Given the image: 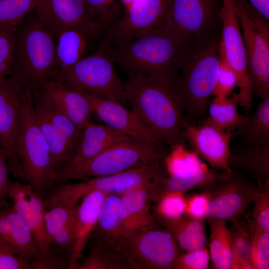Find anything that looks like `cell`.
<instances>
[{"label":"cell","mask_w":269,"mask_h":269,"mask_svg":"<svg viewBox=\"0 0 269 269\" xmlns=\"http://www.w3.org/2000/svg\"><path fill=\"white\" fill-rule=\"evenodd\" d=\"M176 78L167 74H132L124 82L128 105L170 149L186 146L183 108L176 94Z\"/></svg>","instance_id":"obj_1"},{"label":"cell","mask_w":269,"mask_h":269,"mask_svg":"<svg viewBox=\"0 0 269 269\" xmlns=\"http://www.w3.org/2000/svg\"><path fill=\"white\" fill-rule=\"evenodd\" d=\"M221 32L192 39L181 62L175 79L176 94L188 124L197 125L207 115L218 76Z\"/></svg>","instance_id":"obj_2"},{"label":"cell","mask_w":269,"mask_h":269,"mask_svg":"<svg viewBox=\"0 0 269 269\" xmlns=\"http://www.w3.org/2000/svg\"><path fill=\"white\" fill-rule=\"evenodd\" d=\"M188 43L165 26L142 36L113 43H99L127 75L167 74L177 77Z\"/></svg>","instance_id":"obj_3"},{"label":"cell","mask_w":269,"mask_h":269,"mask_svg":"<svg viewBox=\"0 0 269 269\" xmlns=\"http://www.w3.org/2000/svg\"><path fill=\"white\" fill-rule=\"evenodd\" d=\"M56 33L34 10L16 24L9 77L32 95L41 91L56 70Z\"/></svg>","instance_id":"obj_4"},{"label":"cell","mask_w":269,"mask_h":269,"mask_svg":"<svg viewBox=\"0 0 269 269\" xmlns=\"http://www.w3.org/2000/svg\"><path fill=\"white\" fill-rule=\"evenodd\" d=\"M168 155L167 149L131 138L111 146L87 161L57 172L53 183L112 175L164 162Z\"/></svg>","instance_id":"obj_5"},{"label":"cell","mask_w":269,"mask_h":269,"mask_svg":"<svg viewBox=\"0 0 269 269\" xmlns=\"http://www.w3.org/2000/svg\"><path fill=\"white\" fill-rule=\"evenodd\" d=\"M24 179L42 198L55 175L48 144L38 124L31 92L27 89L16 140Z\"/></svg>","instance_id":"obj_6"},{"label":"cell","mask_w":269,"mask_h":269,"mask_svg":"<svg viewBox=\"0 0 269 269\" xmlns=\"http://www.w3.org/2000/svg\"><path fill=\"white\" fill-rule=\"evenodd\" d=\"M115 63L97 48L74 64L55 71L57 79L83 93L128 105L125 83L117 73Z\"/></svg>","instance_id":"obj_7"},{"label":"cell","mask_w":269,"mask_h":269,"mask_svg":"<svg viewBox=\"0 0 269 269\" xmlns=\"http://www.w3.org/2000/svg\"><path fill=\"white\" fill-rule=\"evenodd\" d=\"M116 246L134 269H175L182 252L173 234L155 221L122 233Z\"/></svg>","instance_id":"obj_8"},{"label":"cell","mask_w":269,"mask_h":269,"mask_svg":"<svg viewBox=\"0 0 269 269\" xmlns=\"http://www.w3.org/2000/svg\"><path fill=\"white\" fill-rule=\"evenodd\" d=\"M244 40L253 94H269V26L258 12L247 14L241 0H234Z\"/></svg>","instance_id":"obj_9"},{"label":"cell","mask_w":269,"mask_h":269,"mask_svg":"<svg viewBox=\"0 0 269 269\" xmlns=\"http://www.w3.org/2000/svg\"><path fill=\"white\" fill-rule=\"evenodd\" d=\"M223 4V0H173L164 26L189 43L222 30Z\"/></svg>","instance_id":"obj_10"},{"label":"cell","mask_w":269,"mask_h":269,"mask_svg":"<svg viewBox=\"0 0 269 269\" xmlns=\"http://www.w3.org/2000/svg\"><path fill=\"white\" fill-rule=\"evenodd\" d=\"M173 0H135L127 12L111 22L100 42L113 43L139 37L164 26Z\"/></svg>","instance_id":"obj_11"},{"label":"cell","mask_w":269,"mask_h":269,"mask_svg":"<svg viewBox=\"0 0 269 269\" xmlns=\"http://www.w3.org/2000/svg\"><path fill=\"white\" fill-rule=\"evenodd\" d=\"M26 90L10 77L0 78V141L7 155L9 171L22 179L16 140Z\"/></svg>","instance_id":"obj_12"},{"label":"cell","mask_w":269,"mask_h":269,"mask_svg":"<svg viewBox=\"0 0 269 269\" xmlns=\"http://www.w3.org/2000/svg\"><path fill=\"white\" fill-rule=\"evenodd\" d=\"M255 185L234 173L203 191L209 194L207 218L227 222L240 220L247 212L258 192Z\"/></svg>","instance_id":"obj_13"},{"label":"cell","mask_w":269,"mask_h":269,"mask_svg":"<svg viewBox=\"0 0 269 269\" xmlns=\"http://www.w3.org/2000/svg\"><path fill=\"white\" fill-rule=\"evenodd\" d=\"M222 28L221 40L228 60L237 79L238 105L246 113L252 108L251 85L248 74L245 48L234 0H223L220 12Z\"/></svg>","instance_id":"obj_14"},{"label":"cell","mask_w":269,"mask_h":269,"mask_svg":"<svg viewBox=\"0 0 269 269\" xmlns=\"http://www.w3.org/2000/svg\"><path fill=\"white\" fill-rule=\"evenodd\" d=\"M85 94L89 101L93 114L103 124L143 143L163 149L169 148L162 138L144 124L131 109L117 102Z\"/></svg>","instance_id":"obj_15"},{"label":"cell","mask_w":269,"mask_h":269,"mask_svg":"<svg viewBox=\"0 0 269 269\" xmlns=\"http://www.w3.org/2000/svg\"><path fill=\"white\" fill-rule=\"evenodd\" d=\"M184 134L187 144L193 152L215 169L229 173L233 172L228 164L231 154L230 143L236 136V132L219 130L212 126L186 122Z\"/></svg>","instance_id":"obj_16"},{"label":"cell","mask_w":269,"mask_h":269,"mask_svg":"<svg viewBox=\"0 0 269 269\" xmlns=\"http://www.w3.org/2000/svg\"><path fill=\"white\" fill-rule=\"evenodd\" d=\"M9 197L16 211L31 230L40 255H52V245L45 228L42 197L27 183L18 181L10 182Z\"/></svg>","instance_id":"obj_17"},{"label":"cell","mask_w":269,"mask_h":269,"mask_svg":"<svg viewBox=\"0 0 269 269\" xmlns=\"http://www.w3.org/2000/svg\"><path fill=\"white\" fill-rule=\"evenodd\" d=\"M111 22L108 18H100L59 33L56 46V70L71 66L88 55L94 41L101 38Z\"/></svg>","instance_id":"obj_18"},{"label":"cell","mask_w":269,"mask_h":269,"mask_svg":"<svg viewBox=\"0 0 269 269\" xmlns=\"http://www.w3.org/2000/svg\"><path fill=\"white\" fill-rule=\"evenodd\" d=\"M164 169V161L146 165L120 173L82 180L87 192L98 190L106 195L122 194L135 188L150 187L152 182Z\"/></svg>","instance_id":"obj_19"},{"label":"cell","mask_w":269,"mask_h":269,"mask_svg":"<svg viewBox=\"0 0 269 269\" xmlns=\"http://www.w3.org/2000/svg\"><path fill=\"white\" fill-rule=\"evenodd\" d=\"M34 11L57 36L66 29L100 19L90 13L84 0H39Z\"/></svg>","instance_id":"obj_20"},{"label":"cell","mask_w":269,"mask_h":269,"mask_svg":"<svg viewBox=\"0 0 269 269\" xmlns=\"http://www.w3.org/2000/svg\"><path fill=\"white\" fill-rule=\"evenodd\" d=\"M57 110L81 129L91 122L93 115L86 95L56 78L49 80L39 92Z\"/></svg>","instance_id":"obj_21"},{"label":"cell","mask_w":269,"mask_h":269,"mask_svg":"<svg viewBox=\"0 0 269 269\" xmlns=\"http://www.w3.org/2000/svg\"><path fill=\"white\" fill-rule=\"evenodd\" d=\"M229 173L208 168L204 163L195 170L184 175L158 173L153 179L150 187L152 202L155 203L164 194L170 192L185 193L191 190H204L215 182L228 178Z\"/></svg>","instance_id":"obj_22"},{"label":"cell","mask_w":269,"mask_h":269,"mask_svg":"<svg viewBox=\"0 0 269 269\" xmlns=\"http://www.w3.org/2000/svg\"><path fill=\"white\" fill-rule=\"evenodd\" d=\"M0 238L22 260L30 262L40 255L33 234L12 204L0 210Z\"/></svg>","instance_id":"obj_23"},{"label":"cell","mask_w":269,"mask_h":269,"mask_svg":"<svg viewBox=\"0 0 269 269\" xmlns=\"http://www.w3.org/2000/svg\"><path fill=\"white\" fill-rule=\"evenodd\" d=\"M106 196V194L100 191H93L84 196L81 203L78 205L74 238L69 259L68 269H76L96 224Z\"/></svg>","instance_id":"obj_24"},{"label":"cell","mask_w":269,"mask_h":269,"mask_svg":"<svg viewBox=\"0 0 269 269\" xmlns=\"http://www.w3.org/2000/svg\"><path fill=\"white\" fill-rule=\"evenodd\" d=\"M131 138H132L104 124H97L91 122L83 129L76 150L67 166L63 169L87 161L111 146Z\"/></svg>","instance_id":"obj_25"},{"label":"cell","mask_w":269,"mask_h":269,"mask_svg":"<svg viewBox=\"0 0 269 269\" xmlns=\"http://www.w3.org/2000/svg\"><path fill=\"white\" fill-rule=\"evenodd\" d=\"M32 97L37 121L50 149L56 174L67 166L75 149L53 124L39 95L36 94Z\"/></svg>","instance_id":"obj_26"},{"label":"cell","mask_w":269,"mask_h":269,"mask_svg":"<svg viewBox=\"0 0 269 269\" xmlns=\"http://www.w3.org/2000/svg\"><path fill=\"white\" fill-rule=\"evenodd\" d=\"M152 202L150 187H140L121 195L120 214L122 233L155 221L150 211Z\"/></svg>","instance_id":"obj_27"},{"label":"cell","mask_w":269,"mask_h":269,"mask_svg":"<svg viewBox=\"0 0 269 269\" xmlns=\"http://www.w3.org/2000/svg\"><path fill=\"white\" fill-rule=\"evenodd\" d=\"M120 199L121 195H106L88 242L104 246H116L117 242L123 232L120 214Z\"/></svg>","instance_id":"obj_28"},{"label":"cell","mask_w":269,"mask_h":269,"mask_svg":"<svg viewBox=\"0 0 269 269\" xmlns=\"http://www.w3.org/2000/svg\"><path fill=\"white\" fill-rule=\"evenodd\" d=\"M228 164L232 171L248 173L257 182H269V145L244 143L231 150Z\"/></svg>","instance_id":"obj_29"},{"label":"cell","mask_w":269,"mask_h":269,"mask_svg":"<svg viewBox=\"0 0 269 269\" xmlns=\"http://www.w3.org/2000/svg\"><path fill=\"white\" fill-rule=\"evenodd\" d=\"M237 105V93L226 97H214L210 101L206 117L199 124L209 125L221 131H235L242 126L247 117V115L238 112Z\"/></svg>","instance_id":"obj_30"},{"label":"cell","mask_w":269,"mask_h":269,"mask_svg":"<svg viewBox=\"0 0 269 269\" xmlns=\"http://www.w3.org/2000/svg\"><path fill=\"white\" fill-rule=\"evenodd\" d=\"M155 221L173 234L181 251L197 250L207 246L208 241L204 220L183 215L173 220L156 219Z\"/></svg>","instance_id":"obj_31"},{"label":"cell","mask_w":269,"mask_h":269,"mask_svg":"<svg viewBox=\"0 0 269 269\" xmlns=\"http://www.w3.org/2000/svg\"><path fill=\"white\" fill-rule=\"evenodd\" d=\"M78 203L54 204L45 207L46 231L52 240L66 241L73 238Z\"/></svg>","instance_id":"obj_32"},{"label":"cell","mask_w":269,"mask_h":269,"mask_svg":"<svg viewBox=\"0 0 269 269\" xmlns=\"http://www.w3.org/2000/svg\"><path fill=\"white\" fill-rule=\"evenodd\" d=\"M244 143L269 145V94L261 98L254 112L236 131Z\"/></svg>","instance_id":"obj_33"},{"label":"cell","mask_w":269,"mask_h":269,"mask_svg":"<svg viewBox=\"0 0 269 269\" xmlns=\"http://www.w3.org/2000/svg\"><path fill=\"white\" fill-rule=\"evenodd\" d=\"M210 234L209 254L214 269H231L232 261L231 239L226 222L207 218Z\"/></svg>","instance_id":"obj_34"},{"label":"cell","mask_w":269,"mask_h":269,"mask_svg":"<svg viewBox=\"0 0 269 269\" xmlns=\"http://www.w3.org/2000/svg\"><path fill=\"white\" fill-rule=\"evenodd\" d=\"M89 252L76 269H134L116 246H104L88 242Z\"/></svg>","instance_id":"obj_35"},{"label":"cell","mask_w":269,"mask_h":269,"mask_svg":"<svg viewBox=\"0 0 269 269\" xmlns=\"http://www.w3.org/2000/svg\"><path fill=\"white\" fill-rule=\"evenodd\" d=\"M229 228L232 253L231 269H254L251 259V229L249 222L235 220Z\"/></svg>","instance_id":"obj_36"},{"label":"cell","mask_w":269,"mask_h":269,"mask_svg":"<svg viewBox=\"0 0 269 269\" xmlns=\"http://www.w3.org/2000/svg\"><path fill=\"white\" fill-rule=\"evenodd\" d=\"M39 0H0V27L17 24L36 8Z\"/></svg>","instance_id":"obj_37"},{"label":"cell","mask_w":269,"mask_h":269,"mask_svg":"<svg viewBox=\"0 0 269 269\" xmlns=\"http://www.w3.org/2000/svg\"><path fill=\"white\" fill-rule=\"evenodd\" d=\"M154 219L173 220L184 214L185 197L184 193L170 192L163 194L155 202Z\"/></svg>","instance_id":"obj_38"},{"label":"cell","mask_w":269,"mask_h":269,"mask_svg":"<svg viewBox=\"0 0 269 269\" xmlns=\"http://www.w3.org/2000/svg\"><path fill=\"white\" fill-rule=\"evenodd\" d=\"M258 192L254 200L252 218L249 224L269 233V182H257Z\"/></svg>","instance_id":"obj_39"},{"label":"cell","mask_w":269,"mask_h":269,"mask_svg":"<svg viewBox=\"0 0 269 269\" xmlns=\"http://www.w3.org/2000/svg\"><path fill=\"white\" fill-rule=\"evenodd\" d=\"M219 69L212 96L226 97L230 95L237 86L235 73L226 55L223 43H220L219 51Z\"/></svg>","instance_id":"obj_40"},{"label":"cell","mask_w":269,"mask_h":269,"mask_svg":"<svg viewBox=\"0 0 269 269\" xmlns=\"http://www.w3.org/2000/svg\"><path fill=\"white\" fill-rule=\"evenodd\" d=\"M251 259L254 269L269 268V233L251 226Z\"/></svg>","instance_id":"obj_41"},{"label":"cell","mask_w":269,"mask_h":269,"mask_svg":"<svg viewBox=\"0 0 269 269\" xmlns=\"http://www.w3.org/2000/svg\"><path fill=\"white\" fill-rule=\"evenodd\" d=\"M17 24L0 27V78L12 73L14 34Z\"/></svg>","instance_id":"obj_42"},{"label":"cell","mask_w":269,"mask_h":269,"mask_svg":"<svg viewBox=\"0 0 269 269\" xmlns=\"http://www.w3.org/2000/svg\"><path fill=\"white\" fill-rule=\"evenodd\" d=\"M210 257L207 247L201 249L181 252L177 259L175 269H207Z\"/></svg>","instance_id":"obj_43"},{"label":"cell","mask_w":269,"mask_h":269,"mask_svg":"<svg viewBox=\"0 0 269 269\" xmlns=\"http://www.w3.org/2000/svg\"><path fill=\"white\" fill-rule=\"evenodd\" d=\"M209 202V194L202 191L185 197V207L184 215L194 219L204 220L207 218Z\"/></svg>","instance_id":"obj_44"},{"label":"cell","mask_w":269,"mask_h":269,"mask_svg":"<svg viewBox=\"0 0 269 269\" xmlns=\"http://www.w3.org/2000/svg\"><path fill=\"white\" fill-rule=\"evenodd\" d=\"M30 265L20 258L0 238V269H29Z\"/></svg>","instance_id":"obj_45"},{"label":"cell","mask_w":269,"mask_h":269,"mask_svg":"<svg viewBox=\"0 0 269 269\" xmlns=\"http://www.w3.org/2000/svg\"><path fill=\"white\" fill-rule=\"evenodd\" d=\"M7 157L4 148L0 141V210L9 204V187Z\"/></svg>","instance_id":"obj_46"},{"label":"cell","mask_w":269,"mask_h":269,"mask_svg":"<svg viewBox=\"0 0 269 269\" xmlns=\"http://www.w3.org/2000/svg\"><path fill=\"white\" fill-rule=\"evenodd\" d=\"M64 264L63 261L57 259L53 255L49 256L40 255L30 262V269H61L64 267Z\"/></svg>","instance_id":"obj_47"},{"label":"cell","mask_w":269,"mask_h":269,"mask_svg":"<svg viewBox=\"0 0 269 269\" xmlns=\"http://www.w3.org/2000/svg\"><path fill=\"white\" fill-rule=\"evenodd\" d=\"M90 13L97 18L108 17V9L112 0H84Z\"/></svg>","instance_id":"obj_48"},{"label":"cell","mask_w":269,"mask_h":269,"mask_svg":"<svg viewBox=\"0 0 269 269\" xmlns=\"http://www.w3.org/2000/svg\"><path fill=\"white\" fill-rule=\"evenodd\" d=\"M267 22H269V0H248Z\"/></svg>","instance_id":"obj_49"}]
</instances>
